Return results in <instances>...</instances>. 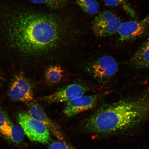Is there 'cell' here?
I'll list each match as a JSON object with an SVG mask.
<instances>
[{"mask_svg":"<svg viewBox=\"0 0 149 149\" xmlns=\"http://www.w3.org/2000/svg\"><path fill=\"white\" fill-rule=\"evenodd\" d=\"M100 97V95H83L66 102L64 113L67 116H75L94 107Z\"/></svg>","mask_w":149,"mask_h":149,"instance_id":"obj_9","label":"cell"},{"mask_svg":"<svg viewBox=\"0 0 149 149\" xmlns=\"http://www.w3.org/2000/svg\"><path fill=\"white\" fill-rule=\"evenodd\" d=\"M25 134L21 126L14 125L8 139L16 144H19L23 141Z\"/></svg>","mask_w":149,"mask_h":149,"instance_id":"obj_16","label":"cell"},{"mask_svg":"<svg viewBox=\"0 0 149 149\" xmlns=\"http://www.w3.org/2000/svg\"><path fill=\"white\" fill-rule=\"evenodd\" d=\"M48 149H77L64 141H55L50 145Z\"/></svg>","mask_w":149,"mask_h":149,"instance_id":"obj_18","label":"cell"},{"mask_svg":"<svg viewBox=\"0 0 149 149\" xmlns=\"http://www.w3.org/2000/svg\"><path fill=\"white\" fill-rule=\"evenodd\" d=\"M9 95L11 99L16 101L31 102L33 100L32 86L22 74L15 77L9 89Z\"/></svg>","mask_w":149,"mask_h":149,"instance_id":"obj_8","label":"cell"},{"mask_svg":"<svg viewBox=\"0 0 149 149\" xmlns=\"http://www.w3.org/2000/svg\"><path fill=\"white\" fill-rule=\"evenodd\" d=\"M14 125L6 113L0 111V133L9 139Z\"/></svg>","mask_w":149,"mask_h":149,"instance_id":"obj_13","label":"cell"},{"mask_svg":"<svg viewBox=\"0 0 149 149\" xmlns=\"http://www.w3.org/2000/svg\"><path fill=\"white\" fill-rule=\"evenodd\" d=\"M64 71L61 67L54 65L50 66L46 70L45 77L49 83L56 84L59 83L62 79Z\"/></svg>","mask_w":149,"mask_h":149,"instance_id":"obj_12","label":"cell"},{"mask_svg":"<svg viewBox=\"0 0 149 149\" xmlns=\"http://www.w3.org/2000/svg\"><path fill=\"white\" fill-rule=\"evenodd\" d=\"M18 122L25 134L31 141L48 144L51 141V134L46 127L27 112L19 113Z\"/></svg>","mask_w":149,"mask_h":149,"instance_id":"obj_3","label":"cell"},{"mask_svg":"<svg viewBox=\"0 0 149 149\" xmlns=\"http://www.w3.org/2000/svg\"><path fill=\"white\" fill-rule=\"evenodd\" d=\"M76 3L84 12L89 14L97 13L100 5L96 0H77Z\"/></svg>","mask_w":149,"mask_h":149,"instance_id":"obj_14","label":"cell"},{"mask_svg":"<svg viewBox=\"0 0 149 149\" xmlns=\"http://www.w3.org/2000/svg\"><path fill=\"white\" fill-rule=\"evenodd\" d=\"M3 22V30L11 44L28 55H44L56 46L64 27L53 15L29 11L9 13Z\"/></svg>","mask_w":149,"mask_h":149,"instance_id":"obj_1","label":"cell"},{"mask_svg":"<svg viewBox=\"0 0 149 149\" xmlns=\"http://www.w3.org/2000/svg\"><path fill=\"white\" fill-rule=\"evenodd\" d=\"M103 1L107 6L120 7L131 17H135V11L125 0H103Z\"/></svg>","mask_w":149,"mask_h":149,"instance_id":"obj_15","label":"cell"},{"mask_svg":"<svg viewBox=\"0 0 149 149\" xmlns=\"http://www.w3.org/2000/svg\"><path fill=\"white\" fill-rule=\"evenodd\" d=\"M33 3H41L54 9L61 8L66 4V0H29Z\"/></svg>","mask_w":149,"mask_h":149,"instance_id":"obj_17","label":"cell"},{"mask_svg":"<svg viewBox=\"0 0 149 149\" xmlns=\"http://www.w3.org/2000/svg\"><path fill=\"white\" fill-rule=\"evenodd\" d=\"M92 24L95 34L99 37H105L117 33L122 23L113 13L104 11L95 18Z\"/></svg>","mask_w":149,"mask_h":149,"instance_id":"obj_5","label":"cell"},{"mask_svg":"<svg viewBox=\"0 0 149 149\" xmlns=\"http://www.w3.org/2000/svg\"><path fill=\"white\" fill-rule=\"evenodd\" d=\"M130 64L137 69L149 68V37L130 59Z\"/></svg>","mask_w":149,"mask_h":149,"instance_id":"obj_11","label":"cell"},{"mask_svg":"<svg viewBox=\"0 0 149 149\" xmlns=\"http://www.w3.org/2000/svg\"><path fill=\"white\" fill-rule=\"evenodd\" d=\"M118 65L114 58L105 55L93 61L87 68L92 77L99 82L105 84L111 80L118 71Z\"/></svg>","mask_w":149,"mask_h":149,"instance_id":"obj_4","label":"cell"},{"mask_svg":"<svg viewBox=\"0 0 149 149\" xmlns=\"http://www.w3.org/2000/svg\"><path fill=\"white\" fill-rule=\"evenodd\" d=\"M88 88L81 84L74 83L61 87L55 93L44 97L43 100L48 103L67 102L83 95Z\"/></svg>","mask_w":149,"mask_h":149,"instance_id":"obj_7","label":"cell"},{"mask_svg":"<svg viewBox=\"0 0 149 149\" xmlns=\"http://www.w3.org/2000/svg\"><path fill=\"white\" fill-rule=\"evenodd\" d=\"M149 117V97L124 99L102 107L86 121L84 128L106 135L131 129Z\"/></svg>","mask_w":149,"mask_h":149,"instance_id":"obj_2","label":"cell"},{"mask_svg":"<svg viewBox=\"0 0 149 149\" xmlns=\"http://www.w3.org/2000/svg\"><path fill=\"white\" fill-rule=\"evenodd\" d=\"M149 29V16L140 20H132L121 24L118 33L119 40L125 42L144 36Z\"/></svg>","mask_w":149,"mask_h":149,"instance_id":"obj_6","label":"cell"},{"mask_svg":"<svg viewBox=\"0 0 149 149\" xmlns=\"http://www.w3.org/2000/svg\"><path fill=\"white\" fill-rule=\"evenodd\" d=\"M27 113L44 125L59 141H64V135L60 127L47 115L39 104L36 102H31L29 104Z\"/></svg>","mask_w":149,"mask_h":149,"instance_id":"obj_10","label":"cell"}]
</instances>
